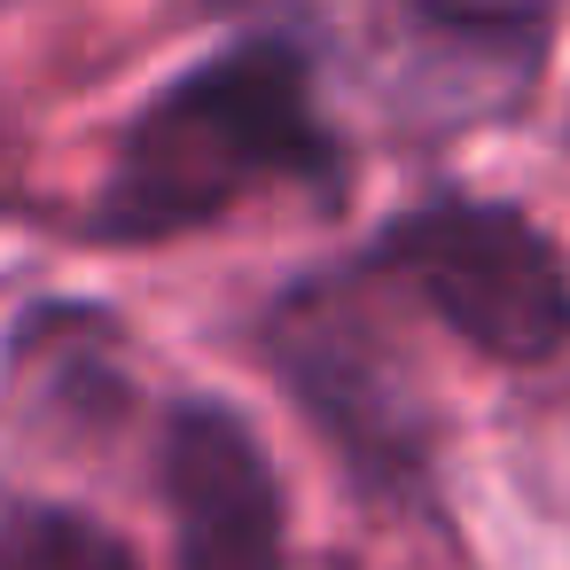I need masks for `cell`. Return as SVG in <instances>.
<instances>
[{"label": "cell", "instance_id": "6da1fadb", "mask_svg": "<svg viewBox=\"0 0 570 570\" xmlns=\"http://www.w3.org/2000/svg\"><path fill=\"white\" fill-rule=\"evenodd\" d=\"M336 134L313 110V56L297 40H243L180 71L118 141L95 196V243H165L227 219L258 188H328Z\"/></svg>", "mask_w": 570, "mask_h": 570}, {"label": "cell", "instance_id": "7a4b0ae2", "mask_svg": "<svg viewBox=\"0 0 570 570\" xmlns=\"http://www.w3.org/2000/svg\"><path fill=\"white\" fill-rule=\"evenodd\" d=\"M375 274L406 282L484 360L531 367L570 344V266L515 204L438 196L383 227Z\"/></svg>", "mask_w": 570, "mask_h": 570}, {"label": "cell", "instance_id": "3957f363", "mask_svg": "<svg viewBox=\"0 0 570 570\" xmlns=\"http://www.w3.org/2000/svg\"><path fill=\"white\" fill-rule=\"evenodd\" d=\"M266 352L282 367V383L297 391V406L328 430V445L352 461L360 484L375 492H414L430 469V406L414 391V375L399 367V352L375 336V321L344 297V289H297L274 328Z\"/></svg>", "mask_w": 570, "mask_h": 570}, {"label": "cell", "instance_id": "277c9868", "mask_svg": "<svg viewBox=\"0 0 570 570\" xmlns=\"http://www.w3.org/2000/svg\"><path fill=\"white\" fill-rule=\"evenodd\" d=\"M165 508L180 570H282V484L258 430L219 406L188 399L165 422Z\"/></svg>", "mask_w": 570, "mask_h": 570}, {"label": "cell", "instance_id": "5b68a950", "mask_svg": "<svg viewBox=\"0 0 570 570\" xmlns=\"http://www.w3.org/2000/svg\"><path fill=\"white\" fill-rule=\"evenodd\" d=\"M0 570H141L134 547L79 508H9L0 515Z\"/></svg>", "mask_w": 570, "mask_h": 570}]
</instances>
